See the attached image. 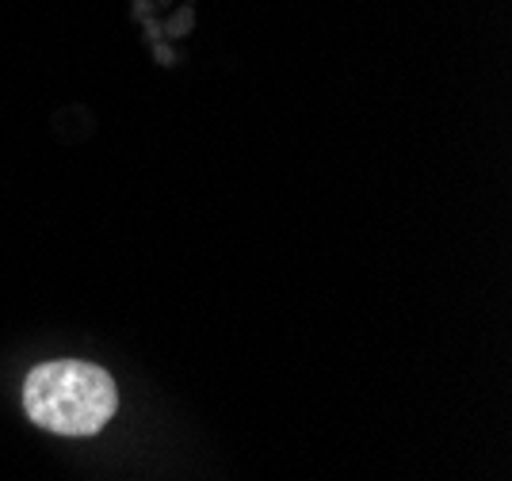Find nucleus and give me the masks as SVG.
<instances>
[{
  "label": "nucleus",
  "instance_id": "obj_1",
  "mask_svg": "<svg viewBox=\"0 0 512 481\" xmlns=\"http://www.w3.org/2000/svg\"><path fill=\"white\" fill-rule=\"evenodd\" d=\"M115 382L107 371L77 359L43 363L23 382V409L46 432L58 436H92L115 417Z\"/></svg>",
  "mask_w": 512,
  "mask_h": 481
}]
</instances>
